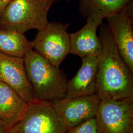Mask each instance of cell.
Wrapping results in <instances>:
<instances>
[{"mask_svg": "<svg viewBox=\"0 0 133 133\" xmlns=\"http://www.w3.org/2000/svg\"><path fill=\"white\" fill-rule=\"evenodd\" d=\"M97 94L100 100L133 98V73L121 56L106 24L100 25Z\"/></svg>", "mask_w": 133, "mask_h": 133, "instance_id": "6da1fadb", "label": "cell"}, {"mask_svg": "<svg viewBox=\"0 0 133 133\" xmlns=\"http://www.w3.org/2000/svg\"><path fill=\"white\" fill-rule=\"evenodd\" d=\"M23 58L36 98L52 103L65 97L68 81L59 68L32 49L26 53Z\"/></svg>", "mask_w": 133, "mask_h": 133, "instance_id": "7a4b0ae2", "label": "cell"}, {"mask_svg": "<svg viewBox=\"0 0 133 133\" xmlns=\"http://www.w3.org/2000/svg\"><path fill=\"white\" fill-rule=\"evenodd\" d=\"M53 3L46 0H13L0 17V29L24 34L29 30L45 27Z\"/></svg>", "mask_w": 133, "mask_h": 133, "instance_id": "3957f363", "label": "cell"}, {"mask_svg": "<svg viewBox=\"0 0 133 133\" xmlns=\"http://www.w3.org/2000/svg\"><path fill=\"white\" fill-rule=\"evenodd\" d=\"M69 23L50 22L44 28L38 31L30 42L32 49L55 66L59 68L70 53V34L67 32Z\"/></svg>", "mask_w": 133, "mask_h": 133, "instance_id": "277c9868", "label": "cell"}, {"mask_svg": "<svg viewBox=\"0 0 133 133\" xmlns=\"http://www.w3.org/2000/svg\"><path fill=\"white\" fill-rule=\"evenodd\" d=\"M66 131L51 103L37 98L29 103L23 117L10 128V133H65Z\"/></svg>", "mask_w": 133, "mask_h": 133, "instance_id": "5b68a950", "label": "cell"}, {"mask_svg": "<svg viewBox=\"0 0 133 133\" xmlns=\"http://www.w3.org/2000/svg\"><path fill=\"white\" fill-rule=\"evenodd\" d=\"M95 118L101 133H133V98L101 100Z\"/></svg>", "mask_w": 133, "mask_h": 133, "instance_id": "8992f818", "label": "cell"}, {"mask_svg": "<svg viewBox=\"0 0 133 133\" xmlns=\"http://www.w3.org/2000/svg\"><path fill=\"white\" fill-rule=\"evenodd\" d=\"M100 101L97 94L72 98H64L51 103L59 118L68 130L94 118Z\"/></svg>", "mask_w": 133, "mask_h": 133, "instance_id": "52a82bcc", "label": "cell"}, {"mask_svg": "<svg viewBox=\"0 0 133 133\" xmlns=\"http://www.w3.org/2000/svg\"><path fill=\"white\" fill-rule=\"evenodd\" d=\"M133 1L118 12L106 17L118 51L133 73Z\"/></svg>", "mask_w": 133, "mask_h": 133, "instance_id": "ba28073f", "label": "cell"}, {"mask_svg": "<svg viewBox=\"0 0 133 133\" xmlns=\"http://www.w3.org/2000/svg\"><path fill=\"white\" fill-rule=\"evenodd\" d=\"M0 82L9 86L28 103L36 99L22 57L0 53Z\"/></svg>", "mask_w": 133, "mask_h": 133, "instance_id": "9c48e42d", "label": "cell"}, {"mask_svg": "<svg viewBox=\"0 0 133 133\" xmlns=\"http://www.w3.org/2000/svg\"><path fill=\"white\" fill-rule=\"evenodd\" d=\"M105 17L98 14H91L87 17L85 26L75 33L70 34V53L81 58L98 56L101 44L97 31Z\"/></svg>", "mask_w": 133, "mask_h": 133, "instance_id": "30bf717a", "label": "cell"}, {"mask_svg": "<svg viewBox=\"0 0 133 133\" xmlns=\"http://www.w3.org/2000/svg\"><path fill=\"white\" fill-rule=\"evenodd\" d=\"M98 57L91 56L81 58L79 70L72 78L67 81L65 98H72L97 93Z\"/></svg>", "mask_w": 133, "mask_h": 133, "instance_id": "8fae6325", "label": "cell"}, {"mask_svg": "<svg viewBox=\"0 0 133 133\" xmlns=\"http://www.w3.org/2000/svg\"><path fill=\"white\" fill-rule=\"evenodd\" d=\"M28 107L9 86L0 82V120L10 128L22 119Z\"/></svg>", "mask_w": 133, "mask_h": 133, "instance_id": "7c38bea8", "label": "cell"}, {"mask_svg": "<svg viewBox=\"0 0 133 133\" xmlns=\"http://www.w3.org/2000/svg\"><path fill=\"white\" fill-rule=\"evenodd\" d=\"M30 49V42L24 34L12 30L0 29L1 53L23 58Z\"/></svg>", "mask_w": 133, "mask_h": 133, "instance_id": "4fadbf2b", "label": "cell"}, {"mask_svg": "<svg viewBox=\"0 0 133 133\" xmlns=\"http://www.w3.org/2000/svg\"><path fill=\"white\" fill-rule=\"evenodd\" d=\"M133 0H80L79 10L87 17L93 14L106 17L118 12Z\"/></svg>", "mask_w": 133, "mask_h": 133, "instance_id": "5bb4252c", "label": "cell"}, {"mask_svg": "<svg viewBox=\"0 0 133 133\" xmlns=\"http://www.w3.org/2000/svg\"><path fill=\"white\" fill-rule=\"evenodd\" d=\"M65 133H101L94 118L68 129Z\"/></svg>", "mask_w": 133, "mask_h": 133, "instance_id": "9a60e30c", "label": "cell"}, {"mask_svg": "<svg viewBox=\"0 0 133 133\" xmlns=\"http://www.w3.org/2000/svg\"><path fill=\"white\" fill-rule=\"evenodd\" d=\"M13 0H0V17L3 14L6 6Z\"/></svg>", "mask_w": 133, "mask_h": 133, "instance_id": "2e32d148", "label": "cell"}, {"mask_svg": "<svg viewBox=\"0 0 133 133\" xmlns=\"http://www.w3.org/2000/svg\"><path fill=\"white\" fill-rule=\"evenodd\" d=\"M0 133H10V128L0 120Z\"/></svg>", "mask_w": 133, "mask_h": 133, "instance_id": "e0dca14e", "label": "cell"}, {"mask_svg": "<svg viewBox=\"0 0 133 133\" xmlns=\"http://www.w3.org/2000/svg\"><path fill=\"white\" fill-rule=\"evenodd\" d=\"M46 1H50V2H52L53 3H55V2H56L58 0H46Z\"/></svg>", "mask_w": 133, "mask_h": 133, "instance_id": "ac0fdd59", "label": "cell"}, {"mask_svg": "<svg viewBox=\"0 0 133 133\" xmlns=\"http://www.w3.org/2000/svg\"><path fill=\"white\" fill-rule=\"evenodd\" d=\"M66 1H69V0H66Z\"/></svg>", "mask_w": 133, "mask_h": 133, "instance_id": "d6986e66", "label": "cell"}]
</instances>
